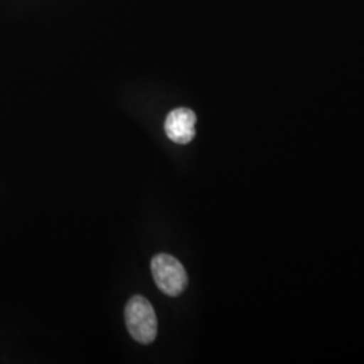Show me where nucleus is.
I'll use <instances>...</instances> for the list:
<instances>
[{"mask_svg": "<svg viewBox=\"0 0 364 364\" xmlns=\"http://www.w3.org/2000/svg\"><path fill=\"white\" fill-rule=\"evenodd\" d=\"M126 324L134 340L142 344L153 343L158 333V321L153 305L142 297L134 296L126 306Z\"/></svg>", "mask_w": 364, "mask_h": 364, "instance_id": "f257e3e1", "label": "nucleus"}, {"mask_svg": "<svg viewBox=\"0 0 364 364\" xmlns=\"http://www.w3.org/2000/svg\"><path fill=\"white\" fill-rule=\"evenodd\" d=\"M151 273L156 287L170 297H177L188 287V275L180 260L168 254H158L151 260Z\"/></svg>", "mask_w": 364, "mask_h": 364, "instance_id": "f03ea898", "label": "nucleus"}, {"mask_svg": "<svg viewBox=\"0 0 364 364\" xmlns=\"http://www.w3.org/2000/svg\"><path fill=\"white\" fill-rule=\"evenodd\" d=\"M195 112L189 108H176L165 120V131L174 144H186L195 138Z\"/></svg>", "mask_w": 364, "mask_h": 364, "instance_id": "7ed1b4c3", "label": "nucleus"}]
</instances>
